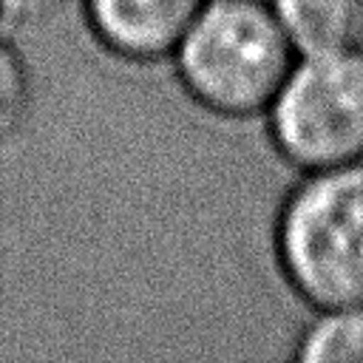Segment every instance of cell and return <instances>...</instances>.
<instances>
[{
	"instance_id": "obj_1",
	"label": "cell",
	"mask_w": 363,
	"mask_h": 363,
	"mask_svg": "<svg viewBox=\"0 0 363 363\" xmlns=\"http://www.w3.org/2000/svg\"><path fill=\"white\" fill-rule=\"evenodd\" d=\"M295 60L269 0H204L170 54L184 94L235 125L261 122Z\"/></svg>"
},
{
	"instance_id": "obj_2",
	"label": "cell",
	"mask_w": 363,
	"mask_h": 363,
	"mask_svg": "<svg viewBox=\"0 0 363 363\" xmlns=\"http://www.w3.org/2000/svg\"><path fill=\"white\" fill-rule=\"evenodd\" d=\"M272 252L303 309L363 303V159L289 182L275 210Z\"/></svg>"
},
{
	"instance_id": "obj_3",
	"label": "cell",
	"mask_w": 363,
	"mask_h": 363,
	"mask_svg": "<svg viewBox=\"0 0 363 363\" xmlns=\"http://www.w3.org/2000/svg\"><path fill=\"white\" fill-rule=\"evenodd\" d=\"M261 130L292 173L363 159V45L298 54L261 116Z\"/></svg>"
},
{
	"instance_id": "obj_4",
	"label": "cell",
	"mask_w": 363,
	"mask_h": 363,
	"mask_svg": "<svg viewBox=\"0 0 363 363\" xmlns=\"http://www.w3.org/2000/svg\"><path fill=\"white\" fill-rule=\"evenodd\" d=\"M94 37L130 62L170 60L204 0H79Z\"/></svg>"
},
{
	"instance_id": "obj_5",
	"label": "cell",
	"mask_w": 363,
	"mask_h": 363,
	"mask_svg": "<svg viewBox=\"0 0 363 363\" xmlns=\"http://www.w3.org/2000/svg\"><path fill=\"white\" fill-rule=\"evenodd\" d=\"M298 54L363 45V0H269Z\"/></svg>"
},
{
	"instance_id": "obj_6",
	"label": "cell",
	"mask_w": 363,
	"mask_h": 363,
	"mask_svg": "<svg viewBox=\"0 0 363 363\" xmlns=\"http://www.w3.org/2000/svg\"><path fill=\"white\" fill-rule=\"evenodd\" d=\"M289 363H363V303L312 309L292 343Z\"/></svg>"
},
{
	"instance_id": "obj_7",
	"label": "cell",
	"mask_w": 363,
	"mask_h": 363,
	"mask_svg": "<svg viewBox=\"0 0 363 363\" xmlns=\"http://www.w3.org/2000/svg\"><path fill=\"white\" fill-rule=\"evenodd\" d=\"M31 77L17 45L0 34V145L9 142L28 119Z\"/></svg>"
},
{
	"instance_id": "obj_8",
	"label": "cell",
	"mask_w": 363,
	"mask_h": 363,
	"mask_svg": "<svg viewBox=\"0 0 363 363\" xmlns=\"http://www.w3.org/2000/svg\"><path fill=\"white\" fill-rule=\"evenodd\" d=\"M65 0H0V23L14 28H34L48 23Z\"/></svg>"
}]
</instances>
